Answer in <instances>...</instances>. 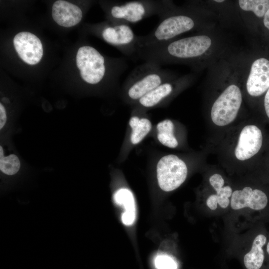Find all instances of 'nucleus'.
<instances>
[{"label":"nucleus","instance_id":"obj_1","mask_svg":"<svg viewBox=\"0 0 269 269\" xmlns=\"http://www.w3.org/2000/svg\"><path fill=\"white\" fill-rule=\"evenodd\" d=\"M172 78V74L161 65L144 61L135 67L127 77L122 90L123 97L127 102L134 105L140 98Z\"/></svg>","mask_w":269,"mask_h":269},{"label":"nucleus","instance_id":"obj_2","mask_svg":"<svg viewBox=\"0 0 269 269\" xmlns=\"http://www.w3.org/2000/svg\"><path fill=\"white\" fill-rule=\"evenodd\" d=\"M174 10L168 0H134L113 3L109 7L108 14L111 21L130 24L153 15L160 20Z\"/></svg>","mask_w":269,"mask_h":269},{"label":"nucleus","instance_id":"obj_3","mask_svg":"<svg viewBox=\"0 0 269 269\" xmlns=\"http://www.w3.org/2000/svg\"><path fill=\"white\" fill-rule=\"evenodd\" d=\"M174 10L160 19L149 33L138 36L137 49L168 42L194 28L195 21L193 17L187 14L175 13Z\"/></svg>","mask_w":269,"mask_h":269},{"label":"nucleus","instance_id":"obj_4","mask_svg":"<svg viewBox=\"0 0 269 269\" xmlns=\"http://www.w3.org/2000/svg\"><path fill=\"white\" fill-rule=\"evenodd\" d=\"M242 103V95L236 85L228 86L214 102L210 113L213 124L218 127L229 126L236 119Z\"/></svg>","mask_w":269,"mask_h":269},{"label":"nucleus","instance_id":"obj_5","mask_svg":"<svg viewBox=\"0 0 269 269\" xmlns=\"http://www.w3.org/2000/svg\"><path fill=\"white\" fill-rule=\"evenodd\" d=\"M232 144V157L237 163H247L261 149L263 140L261 130L256 125L245 124L237 132Z\"/></svg>","mask_w":269,"mask_h":269},{"label":"nucleus","instance_id":"obj_6","mask_svg":"<svg viewBox=\"0 0 269 269\" xmlns=\"http://www.w3.org/2000/svg\"><path fill=\"white\" fill-rule=\"evenodd\" d=\"M156 170L158 185L165 192L178 188L185 181L188 174L185 161L173 154L162 156L157 162Z\"/></svg>","mask_w":269,"mask_h":269},{"label":"nucleus","instance_id":"obj_7","mask_svg":"<svg viewBox=\"0 0 269 269\" xmlns=\"http://www.w3.org/2000/svg\"><path fill=\"white\" fill-rule=\"evenodd\" d=\"M106 58L90 46L80 47L76 55V63L82 79L88 84L97 85L106 78L107 64Z\"/></svg>","mask_w":269,"mask_h":269},{"label":"nucleus","instance_id":"obj_8","mask_svg":"<svg viewBox=\"0 0 269 269\" xmlns=\"http://www.w3.org/2000/svg\"><path fill=\"white\" fill-rule=\"evenodd\" d=\"M102 38L116 47L122 54L133 60L137 59L136 35L130 24L111 21L101 29Z\"/></svg>","mask_w":269,"mask_h":269},{"label":"nucleus","instance_id":"obj_9","mask_svg":"<svg viewBox=\"0 0 269 269\" xmlns=\"http://www.w3.org/2000/svg\"><path fill=\"white\" fill-rule=\"evenodd\" d=\"M13 45L20 58L30 65L38 63L43 56V47L40 39L28 32H21L13 38Z\"/></svg>","mask_w":269,"mask_h":269},{"label":"nucleus","instance_id":"obj_10","mask_svg":"<svg viewBox=\"0 0 269 269\" xmlns=\"http://www.w3.org/2000/svg\"><path fill=\"white\" fill-rule=\"evenodd\" d=\"M269 88V61L261 58L252 64L246 83L249 94L257 97L263 94Z\"/></svg>","mask_w":269,"mask_h":269},{"label":"nucleus","instance_id":"obj_11","mask_svg":"<svg viewBox=\"0 0 269 269\" xmlns=\"http://www.w3.org/2000/svg\"><path fill=\"white\" fill-rule=\"evenodd\" d=\"M267 204L268 197L263 191L249 186L234 191L231 196V207L234 210L249 207L260 210L264 209Z\"/></svg>","mask_w":269,"mask_h":269},{"label":"nucleus","instance_id":"obj_12","mask_svg":"<svg viewBox=\"0 0 269 269\" xmlns=\"http://www.w3.org/2000/svg\"><path fill=\"white\" fill-rule=\"evenodd\" d=\"M180 81H166L144 96L140 98L135 104V106L143 110L149 109L162 105L169 100L180 86Z\"/></svg>","mask_w":269,"mask_h":269},{"label":"nucleus","instance_id":"obj_13","mask_svg":"<svg viewBox=\"0 0 269 269\" xmlns=\"http://www.w3.org/2000/svg\"><path fill=\"white\" fill-rule=\"evenodd\" d=\"M52 16L59 25L69 27L79 23L83 13L78 6L67 1L59 0L53 4Z\"/></svg>","mask_w":269,"mask_h":269},{"label":"nucleus","instance_id":"obj_14","mask_svg":"<svg viewBox=\"0 0 269 269\" xmlns=\"http://www.w3.org/2000/svg\"><path fill=\"white\" fill-rule=\"evenodd\" d=\"M209 183L216 193L208 197L206 201L207 206L212 210L217 209L218 204L223 208H227L230 203L229 198L233 193L231 187L229 185L224 186V180L218 173H215L210 177Z\"/></svg>","mask_w":269,"mask_h":269},{"label":"nucleus","instance_id":"obj_15","mask_svg":"<svg viewBox=\"0 0 269 269\" xmlns=\"http://www.w3.org/2000/svg\"><path fill=\"white\" fill-rule=\"evenodd\" d=\"M114 198L117 204L123 205L125 208L122 216L123 223L126 225L133 224L135 219V207L131 191L126 188L120 189L115 193Z\"/></svg>","mask_w":269,"mask_h":269},{"label":"nucleus","instance_id":"obj_16","mask_svg":"<svg viewBox=\"0 0 269 269\" xmlns=\"http://www.w3.org/2000/svg\"><path fill=\"white\" fill-rule=\"evenodd\" d=\"M129 125L131 129L130 140L134 145L141 142L152 128V124L149 119L135 114L130 118Z\"/></svg>","mask_w":269,"mask_h":269},{"label":"nucleus","instance_id":"obj_17","mask_svg":"<svg viewBox=\"0 0 269 269\" xmlns=\"http://www.w3.org/2000/svg\"><path fill=\"white\" fill-rule=\"evenodd\" d=\"M267 238L263 234H259L255 238L250 251L244 258V262L247 269H260L264 260L263 247L266 244Z\"/></svg>","mask_w":269,"mask_h":269},{"label":"nucleus","instance_id":"obj_18","mask_svg":"<svg viewBox=\"0 0 269 269\" xmlns=\"http://www.w3.org/2000/svg\"><path fill=\"white\" fill-rule=\"evenodd\" d=\"M156 136L158 141L163 146L169 148H175L178 141L174 134V125L169 119L159 122L156 125Z\"/></svg>","mask_w":269,"mask_h":269},{"label":"nucleus","instance_id":"obj_19","mask_svg":"<svg viewBox=\"0 0 269 269\" xmlns=\"http://www.w3.org/2000/svg\"><path fill=\"white\" fill-rule=\"evenodd\" d=\"M239 4L245 11H252L256 16L262 17L269 9V0H239Z\"/></svg>","mask_w":269,"mask_h":269},{"label":"nucleus","instance_id":"obj_20","mask_svg":"<svg viewBox=\"0 0 269 269\" xmlns=\"http://www.w3.org/2000/svg\"><path fill=\"white\" fill-rule=\"evenodd\" d=\"M20 163L18 158L14 154L4 157L3 149L0 147V169L7 175H13L19 169Z\"/></svg>","mask_w":269,"mask_h":269},{"label":"nucleus","instance_id":"obj_21","mask_svg":"<svg viewBox=\"0 0 269 269\" xmlns=\"http://www.w3.org/2000/svg\"><path fill=\"white\" fill-rule=\"evenodd\" d=\"M157 269H177V264L172 257L166 254L158 255L154 259Z\"/></svg>","mask_w":269,"mask_h":269},{"label":"nucleus","instance_id":"obj_22","mask_svg":"<svg viewBox=\"0 0 269 269\" xmlns=\"http://www.w3.org/2000/svg\"><path fill=\"white\" fill-rule=\"evenodd\" d=\"M6 121V116L5 109L3 105L0 104V129L4 126Z\"/></svg>","mask_w":269,"mask_h":269},{"label":"nucleus","instance_id":"obj_23","mask_svg":"<svg viewBox=\"0 0 269 269\" xmlns=\"http://www.w3.org/2000/svg\"><path fill=\"white\" fill-rule=\"evenodd\" d=\"M264 106L266 114L269 118V88L267 90L265 97Z\"/></svg>","mask_w":269,"mask_h":269},{"label":"nucleus","instance_id":"obj_24","mask_svg":"<svg viewBox=\"0 0 269 269\" xmlns=\"http://www.w3.org/2000/svg\"><path fill=\"white\" fill-rule=\"evenodd\" d=\"M264 24L265 26L269 29V9L264 15Z\"/></svg>","mask_w":269,"mask_h":269},{"label":"nucleus","instance_id":"obj_25","mask_svg":"<svg viewBox=\"0 0 269 269\" xmlns=\"http://www.w3.org/2000/svg\"><path fill=\"white\" fill-rule=\"evenodd\" d=\"M267 251L268 252V253L269 254V242L267 244Z\"/></svg>","mask_w":269,"mask_h":269},{"label":"nucleus","instance_id":"obj_26","mask_svg":"<svg viewBox=\"0 0 269 269\" xmlns=\"http://www.w3.org/2000/svg\"><path fill=\"white\" fill-rule=\"evenodd\" d=\"M214 1L215 2H222L224 1V0H215Z\"/></svg>","mask_w":269,"mask_h":269}]
</instances>
